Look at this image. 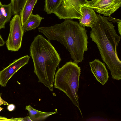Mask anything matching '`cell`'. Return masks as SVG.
Returning a JSON list of instances; mask_svg holds the SVG:
<instances>
[{"mask_svg": "<svg viewBox=\"0 0 121 121\" xmlns=\"http://www.w3.org/2000/svg\"><path fill=\"white\" fill-rule=\"evenodd\" d=\"M96 21L91 28L90 36L96 44L101 57L110 71L112 78L121 79V61L117 49L121 37L117 33L115 26L107 17L97 14Z\"/></svg>", "mask_w": 121, "mask_h": 121, "instance_id": "obj_1", "label": "cell"}, {"mask_svg": "<svg viewBox=\"0 0 121 121\" xmlns=\"http://www.w3.org/2000/svg\"><path fill=\"white\" fill-rule=\"evenodd\" d=\"M39 31L48 40L58 41L68 50L73 62L78 63L84 60V52L88 50L87 31L79 23L71 19L51 26L39 27Z\"/></svg>", "mask_w": 121, "mask_h": 121, "instance_id": "obj_2", "label": "cell"}, {"mask_svg": "<svg viewBox=\"0 0 121 121\" xmlns=\"http://www.w3.org/2000/svg\"><path fill=\"white\" fill-rule=\"evenodd\" d=\"M30 52L38 82L52 91L56 69L61 60L59 54L50 41L39 35L35 37Z\"/></svg>", "mask_w": 121, "mask_h": 121, "instance_id": "obj_3", "label": "cell"}, {"mask_svg": "<svg viewBox=\"0 0 121 121\" xmlns=\"http://www.w3.org/2000/svg\"><path fill=\"white\" fill-rule=\"evenodd\" d=\"M81 70L77 63L71 61L66 62L55 74L54 87L67 95L78 108L83 117L79 107L78 93Z\"/></svg>", "mask_w": 121, "mask_h": 121, "instance_id": "obj_4", "label": "cell"}, {"mask_svg": "<svg viewBox=\"0 0 121 121\" xmlns=\"http://www.w3.org/2000/svg\"><path fill=\"white\" fill-rule=\"evenodd\" d=\"M87 1V0H61L54 13L60 19H79L82 16V6Z\"/></svg>", "mask_w": 121, "mask_h": 121, "instance_id": "obj_5", "label": "cell"}, {"mask_svg": "<svg viewBox=\"0 0 121 121\" xmlns=\"http://www.w3.org/2000/svg\"><path fill=\"white\" fill-rule=\"evenodd\" d=\"M10 31L6 44L9 50L16 52L21 48L24 32L20 16L14 15L10 22Z\"/></svg>", "mask_w": 121, "mask_h": 121, "instance_id": "obj_6", "label": "cell"}, {"mask_svg": "<svg viewBox=\"0 0 121 121\" xmlns=\"http://www.w3.org/2000/svg\"><path fill=\"white\" fill-rule=\"evenodd\" d=\"M91 8L104 16H111L121 6V0H91L82 5Z\"/></svg>", "mask_w": 121, "mask_h": 121, "instance_id": "obj_7", "label": "cell"}, {"mask_svg": "<svg viewBox=\"0 0 121 121\" xmlns=\"http://www.w3.org/2000/svg\"><path fill=\"white\" fill-rule=\"evenodd\" d=\"M30 57L27 55L15 60L0 71V86L5 87L12 76L22 67L27 64Z\"/></svg>", "mask_w": 121, "mask_h": 121, "instance_id": "obj_8", "label": "cell"}, {"mask_svg": "<svg viewBox=\"0 0 121 121\" xmlns=\"http://www.w3.org/2000/svg\"><path fill=\"white\" fill-rule=\"evenodd\" d=\"M91 71L96 79L102 85L108 80V72L104 64L97 59L89 62Z\"/></svg>", "mask_w": 121, "mask_h": 121, "instance_id": "obj_9", "label": "cell"}, {"mask_svg": "<svg viewBox=\"0 0 121 121\" xmlns=\"http://www.w3.org/2000/svg\"><path fill=\"white\" fill-rule=\"evenodd\" d=\"M82 16L79 20V24L83 27L92 28L95 22L97 15L93 9L85 6L81 7Z\"/></svg>", "mask_w": 121, "mask_h": 121, "instance_id": "obj_10", "label": "cell"}, {"mask_svg": "<svg viewBox=\"0 0 121 121\" xmlns=\"http://www.w3.org/2000/svg\"><path fill=\"white\" fill-rule=\"evenodd\" d=\"M38 0H26L19 13L23 27L30 15Z\"/></svg>", "mask_w": 121, "mask_h": 121, "instance_id": "obj_11", "label": "cell"}, {"mask_svg": "<svg viewBox=\"0 0 121 121\" xmlns=\"http://www.w3.org/2000/svg\"><path fill=\"white\" fill-rule=\"evenodd\" d=\"M25 109L28 111L32 121H44L50 116L57 113V111L46 112L40 111L34 109L30 105L26 106Z\"/></svg>", "mask_w": 121, "mask_h": 121, "instance_id": "obj_12", "label": "cell"}, {"mask_svg": "<svg viewBox=\"0 0 121 121\" xmlns=\"http://www.w3.org/2000/svg\"><path fill=\"white\" fill-rule=\"evenodd\" d=\"M12 14V7L10 3L2 4L0 8V30L5 28V23L10 21Z\"/></svg>", "mask_w": 121, "mask_h": 121, "instance_id": "obj_13", "label": "cell"}, {"mask_svg": "<svg viewBox=\"0 0 121 121\" xmlns=\"http://www.w3.org/2000/svg\"><path fill=\"white\" fill-rule=\"evenodd\" d=\"M44 18L38 14H34L32 13L22 27L24 32L34 30L38 27L41 20Z\"/></svg>", "mask_w": 121, "mask_h": 121, "instance_id": "obj_14", "label": "cell"}, {"mask_svg": "<svg viewBox=\"0 0 121 121\" xmlns=\"http://www.w3.org/2000/svg\"><path fill=\"white\" fill-rule=\"evenodd\" d=\"M61 1V0H45L44 11L48 14L54 13Z\"/></svg>", "mask_w": 121, "mask_h": 121, "instance_id": "obj_15", "label": "cell"}, {"mask_svg": "<svg viewBox=\"0 0 121 121\" xmlns=\"http://www.w3.org/2000/svg\"><path fill=\"white\" fill-rule=\"evenodd\" d=\"M26 0H11L10 3L12 9V14H18Z\"/></svg>", "mask_w": 121, "mask_h": 121, "instance_id": "obj_16", "label": "cell"}, {"mask_svg": "<svg viewBox=\"0 0 121 121\" xmlns=\"http://www.w3.org/2000/svg\"><path fill=\"white\" fill-rule=\"evenodd\" d=\"M23 118V117L8 118L5 117L0 116V121H22Z\"/></svg>", "mask_w": 121, "mask_h": 121, "instance_id": "obj_17", "label": "cell"}, {"mask_svg": "<svg viewBox=\"0 0 121 121\" xmlns=\"http://www.w3.org/2000/svg\"><path fill=\"white\" fill-rule=\"evenodd\" d=\"M108 17H107L108 20L110 21H111L117 23L119 21H121V19H119L116 18H115L112 17L111 16H108Z\"/></svg>", "mask_w": 121, "mask_h": 121, "instance_id": "obj_18", "label": "cell"}, {"mask_svg": "<svg viewBox=\"0 0 121 121\" xmlns=\"http://www.w3.org/2000/svg\"><path fill=\"white\" fill-rule=\"evenodd\" d=\"M7 109L9 111H12L14 110L15 108V105L13 104H9L8 105Z\"/></svg>", "mask_w": 121, "mask_h": 121, "instance_id": "obj_19", "label": "cell"}, {"mask_svg": "<svg viewBox=\"0 0 121 121\" xmlns=\"http://www.w3.org/2000/svg\"><path fill=\"white\" fill-rule=\"evenodd\" d=\"M9 104L8 103L2 99L0 95V105H8Z\"/></svg>", "mask_w": 121, "mask_h": 121, "instance_id": "obj_20", "label": "cell"}, {"mask_svg": "<svg viewBox=\"0 0 121 121\" xmlns=\"http://www.w3.org/2000/svg\"><path fill=\"white\" fill-rule=\"evenodd\" d=\"M117 26L118 29V32L120 35H121V21H119L117 23Z\"/></svg>", "mask_w": 121, "mask_h": 121, "instance_id": "obj_21", "label": "cell"}, {"mask_svg": "<svg viewBox=\"0 0 121 121\" xmlns=\"http://www.w3.org/2000/svg\"><path fill=\"white\" fill-rule=\"evenodd\" d=\"M4 44V41L0 34V47L3 46Z\"/></svg>", "mask_w": 121, "mask_h": 121, "instance_id": "obj_22", "label": "cell"}, {"mask_svg": "<svg viewBox=\"0 0 121 121\" xmlns=\"http://www.w3.org/2000/svg\"><path fill=\"white\" fill-rule=\"evenodd\" d=\"M22 121H32L30 118V117L28 116L23 118Z\"/></svg>", "mask_w": 121, "mask_h": 121, "instance_id": "obj_23", "label": "cell"}, {"mask_svg": "<svg viewBox=\"0 0 121 121\" xmlns=\"http://www.w3.org/2000/svg\"><path fill=\"white\" fill-rule=\"evenodd\" d=\"M3 109V108L0 107V112Z\"/></svg>", "mask_w": 121, "mask_h": 121, "instance_id": "obj_24", "label": "cell"}, {"mask_svg": "<svg viewBox=\"0 0 121 121\" xmlns=\"http://www.w3.org/2000/svg\"><path fill=\"white\" fill-rule=\"evenodd\" d=\"M2 4L1 2L0 1V8L1 7Z\"/></svg>", "mask_w": 121, "mask_h": 121, "instance_id": "obj_25", "label": "cell"}]
</instances>
